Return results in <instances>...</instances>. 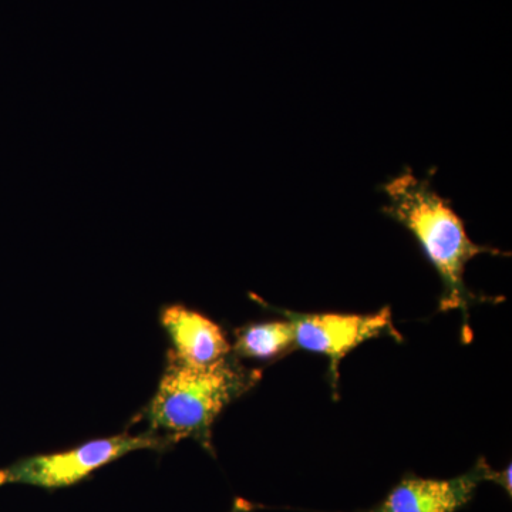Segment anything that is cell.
Wrapping results in <instances>:
<instances>
[{"instance_id": "cell-4", "label": "cell", "mask_w": 512, "mask_h": 512, "mask_svg": "<svg viewBox=\"0 0 512 512\" xmlns=\"http://www.w3.org/2000/svg\"><path fill=\"white\" fill-rule=\"evenodd\" d=\"M254 301L266 309L281 313L293 326L296 348L316 355L328 356L333 389H338L339 367L343 357L357 346L380 336H392L402 340L393 325L389 306L376 313L356 315V313H296L266 305L258 296L251 295Z\"/></svg>"}, {"instance_id": "cell-2", "label": "cell", "mask_w": 512, "mask_h": 512, "mask_svg": "<svg viewBox=\"0 0 512 512\" xmlns=\"http://www.w3.org/2000/svg\"><path fill=\"white\" fill-rule=\"evenodd\" d=\"M261 372L242 366L234 353L207 367H192L168 357L160 384L143 419L171 443L198 441L212 451V426L222 410L254 387Z\"/></svg>"}, {"instance_id": "cell-6", "label": "cell", "mask_w": 512, "mask_h": 512, "mask_svg": "<svg viewBox=\"0 0 512 512\" xmlns=\"http://www.w3.org/2000/svg\"><path fill=\"white\" fill-rule=\"evenodd\" d=\"M161 325L173 349L168 357L192 367H207L232 353V345L218 323L184 305L164 306Z\"/></svg>"}, {"instance_id": "cell-5", "label": "cell", "mask_w": 512, "mask_h": 512, "mask_svg": "<svg viewBox=\"0 0 512 512\" xmlns=\"http://www.w3.org/2000/svg\"><path fill=\"white\" fill-rule=\"evenodd\" d=\"M493 471L481 458L473 470L450 480L406 477L367 512H456L473 500L481 481H491Z\"/></svg>"}, {"instance_id": "cell-7", "label": "cell", "mask_w": 512, "mask_h": 512, "mask_svg": "<svg viewBox=\"0 0 512 512\" xmlns=\"http://www.w3.org/2000/svg\"><path fill=\"white\" fill-rule=\"evenodd\" d=\"M232 353L238 359L272 360L295 346L293 326L288 319L251 323L235 330Z\"/></svg>"}, {"instance_id": "cell-1", "label": "cell", "mask_w": 512, "mask_h": 512, "mask_svg": "<svg viewBox=\"0 0 512 512\" xmlns=\"http://www.w3.org/2000/svg\"><path fill=\"white\" fill-rule=\"evenodd\" d=\"M434 173L436 171L431 170L429 175L419 178L412 168L406 167L390 178L382 187L387 198L382 212L416 239L443 285L440 311L463 312L464 332L467 333L468 308L471 303L483 301L464 281L468 262L483 254H510L478 245L468 237L463 218L454 211L451 201L441 197L433 187Z\"/></svg>"}, {"instance_id": "cell-3", "label": "cell", "mask_w": 512, "mask_h": 512, "mask_svg": "<svg viewBox=\"0 0 512 512\" xmlns=\"http://www.w3.org/2000/svg\"><path fill=\"white\" fill-rule=\"evenodd\" d=\"M164 436L147 430L131 436H119L87 441L70 450L23 458L0 470V485L25 484L45 490H59L86 480L99 468L138 450H164L171 446Z\"/></svg>"}]
</instances>
